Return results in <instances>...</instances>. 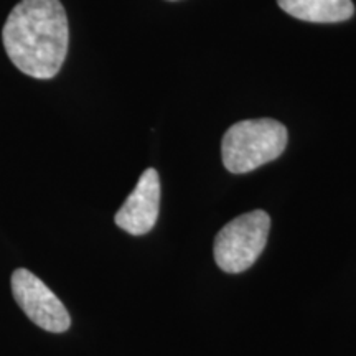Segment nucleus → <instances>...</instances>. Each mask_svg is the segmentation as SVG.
<instances>
[{"instance_id": "nucleus-1", "label": "nucleus", "mask_w": 356, "mask_h": 356, "mask_svg": "<svg viewBox=\"0 0 356 356\" xmlns=\"http://www.w3.org/2000/svg\"><path fill=\"white\" fill-rule=\"evenodd\" d=\"M8 58L22 73L50 79L60 73L68 53V17L60 0H22L2 30Z\"/></svg>"}, {"instance_id": "nucleus-2", "label": "nucleus", "mask_w": 356, "mask_h": 356, "mask_svg": "<svg viewBox=\"0 0 356 356\" xmlns=\"http://www.w3.org/2000/svg\"><path fill=\"white\" fill-rule=\"evenodd\" d=\"M287 140L286 126L274 119L236 122L222 136V163L231 173L252 172L280 157Z\"/></svg>"}, {"instance_id": "nucleus-3", "label": "nucleus", "mask_w": 356, "mask_h": 356, "mask_svg": "<svg viewBox=\"0 0 356 356\" xmlns=\"http://www.w3.org/2000/svg\"><path fill=\"white\" fill-rule=\"evenodd\" d=\"M270 229L266 211L254 210L231 220L215 238L213 256L218 267L228 274L248 270L262 254Z\"/></svg>"}, {"instance_id": "nucleus-4", "label": "nucleus", "mask_w": 356, "mask_h": 356, "mask_svg": "<svg viewBox=\"0 0 356 356\" xmlns=\"http://www.w3.org/2000/svg\"><path fill=\"white\" fill-rule=\"evenodd\" d=\"M12 293L26 317L40 328L51 333H63L70 328L71 317L66 307L30 270L17 269L12 274Z\"/></svg>"}, {"instance_id": "nucleus-5", "label": "nucleus", "mask_w": 356, "mask_h": 356, "mask_svg": "<svg viewBox=\"0 0 356 356\" xmlns=\"http://www.w3.org/2000/svg\"><path fill=\"white\" fill-rule=\"evenodd\" d=\"M160 210V178L155 168L142 173L126 203L115 213V225L132 236L147 234L154 228Z\"/></svg>"}, {"instance_id": "nucleus-6", "label": "nucleus", "mask_w": 356, "mask_h": 356, "mask_svg": "<svg viewBox=\"0 0 356 356\" xmlns=\"http://www.w3.org/2000/svg\"><path fill=\"white\" fill-rule=\"evenodd\" d=\"M279 7L293 19L312 24H335L353 17L351 0H277Z\"/></svg>"}]
</instances>
